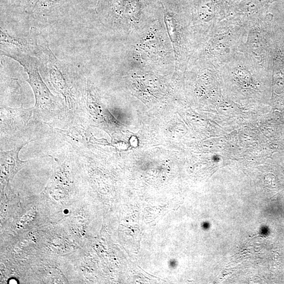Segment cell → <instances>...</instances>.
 <instances>
[{"instance_id":"cell-1","label":"cell","mask_w":284,"mask_h":284,"mask_svg":"<svg viewBox=\"0 0 284 284\" xmlns=\"http://www.w3.org/2000/svg\"><path fill=\"white\" fill-rule=\"evenodd\" d=\"M1 55L18 62L27 73L29 84L35 97L34 113L36 117L48 120L61 111V98L54 95L44 82L40 73V61L37 58L18 52L7 51Z\"/></svg>"},{"instance_id":"cell-2","label":"cell","mask_w":284,"mask_h":284,"mask_svg":"<svg viewBox=\"0 0 284 284\" xmlns=\"http://www.w3.org/2000/svg\"><path fill=\"white\" fill-rule=\"evenodd\" d=\"M40 67L50 86L64 100L66 105L74 107L79 102L81 94L77 87V71L73 66L58 59L48 48Z\"/></svg>"},{"instance_id":"cell-3","label":"cell","mask_w":284,"mask_h":284,"mask_svg":"<svg viewBox=\"0 0 284 284\" xmlns=\"http://www.w3.org/2000/svg\"><path fill=\"white\" fill-rule=\"evenodd\" d=\"M1 53L16 51L43 60L49 47V42L40 32L34 27L27 31H20L6 28L1 24Z\"/></svg>"},{"instance_id":"cell-4","label":"cell","mask_w":284,"mask_h":284,"mask_svg":"<svg viewBox=\"0 0 284 284\" xmlns=\"http://www.w3.org/2000/svg\"><path fill=\"white\" fill-rule=\"evenodd\" d=\"M33 113L34 108H1V131L13 132L20 130L27 124Z\"/></svg>"},{"instance_id":"cell-5","label":"cell","mask_w":284,"mask_h":284,"mask_svg":"<svg viewBox=\"0 0 284 284\" xmlns=\"http://www.w3.org/2000/svg\"><path fill=\"white\" fill-rule=\"evenodd\" d=\"M28 143L25 142L10 151H1V171L4 178H12L18 170L28 162V161L21 160L18 158L19 153Z\"/></svg>"},{"instance_id":"cell-6","label":"cell","mask_w":284,"mask_h":284,"mask_svg":"<svg viewBox=\"0 0 284 284\" xmlns=\"http://www.w3.org/2000/svg\"><path fill=\"white\" fill-rule=\"evenodd\" d=\"M67 0H31L28 11L36 17H53L57 15ZM27 7V8H28Z\"/></svg>"},{"instance_id":"cell-7","label":"cell","mask_w":284,"mask_h":284,"mask_svg":"<svg viewBox=\"0 0 284 284\" xmlns=\"http://www.w3.org/2000/svg\"><path fill=\"white\" fill-rule=\"evenodd\" d=\"M224 44L225 43L223 42H217V46L215 48V50L217 51V54L221 53L225 49Z\"/></svg>"}]
</instances>
